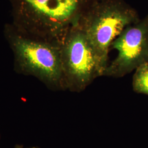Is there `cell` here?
I'll use <instances>...</instances> for the list:
<instances>
[{"instance_id":"cell-3","label":"cell","mask_w":148,"mask_h":148,"mask_svg":"<svg viewBox=\"0 0 148 148\" xmlns=\"http://www.w3.org/2000/svg\"><path fill=\"white\" fill-rule=\"evenodd\" d=\"M140 19L136 10L124 0H100L78 25L106 69L112 43L126 27Z\"/></svg>"},{"instance_id":"cell-1","label":"cell","mask_w":148,"mask_h":148,"mask_svg":"<svg viewBox=\"0 0 148 148\" xmlns=\"http://www.w3.org/2000/svg\"><path fill=\"white\" fill-rule=\"evenodd\" d=\"M12 24L20 32L58 43L100 0H8Z\"/></svg>"},{"instance_id":"cell-6","label":"cell","mask_w":148,"mask_h":148,"mask_svg":"<svg viewBox=\"0 0 148 148\" xmlns=\"http://www.w3.org/2000/svg\"><path fill=\"white\" fill-rule=\"evenodd\" d=\"M132 86L136 93L148 95V63L136 69L133 76Z\"/></svg>"},{"instance_id":"cell-2","label":"cell","mask_w":148,"mask_h":148,"mask_svg":"<svg viewBox=\"0 0 148 148\" xmlns=\"http://www.w3.org/2000/svg\"><path fill=\"white\" fill-rule=\"evenodd\" d=\"M3 34L17 73L35 77L52 90H65L58 43L27 35L11 23L5 25Z\"/></svg>"},{"instance_id":"cell-8","label":"cell","mask_w":148,"mask_h":148,"mask_svg":"<svg viewBox=\"0 0 148 148\" xmlns=\"http://www.w3.org/2000/svg\"><path fill=\"white\" fill-rule=\"evenodd\" d=\"M0 138H1V136H0Z\"/></svg>"},{"instance_id":"cell-5","label":"cell","mask_w":148,"mask_h":148,"mask_svg":"<svg viewBox=\"0 0 148 148\" xmlns=\"http://www.w3.org/2000/svg\"><path fill=\"white\" fill-rule=\"evenodd\" d=\"M117 56L103 76L122 77L148 63V15L126 27L111 44Z\"/></svg>"},{"instance_id":"cell-4","label":"cell","mask_w":148,"mask_h":148,"mask_svg":"<svg viewBox=\"0 0 148 148\" xmlns=\"http://www.w3.org/2000/svg\"><path fill=\"white\" fill-rule=\"evenodd\" d=\"M58 45L65 90L81 92L103 76L106 69L79 25L70 28Z\"/></svg>"},{"instance_id":"cell-7","label":"cell","mask_w":148,"mask_h":148,"mask_svg":"<svg viewBox=\"0 0 148 148\" xmlns=\"http://www.w3.org/2000/svg\"><path fill=\"white\" fill-rule=\"evenodd\" d=\"M14 148H37V147H27V148H24V146L23 145H19V144H17L14 147Z\"/></svg>"}]
</instances>
